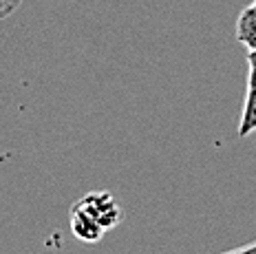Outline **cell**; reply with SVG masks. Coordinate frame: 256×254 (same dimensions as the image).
<instances>
[{"label": "cell", "instance_id": "cell-1", "mask_svg": "<svg viewBox=\"0 0 256 254\" xmlns=\"http://www.w3.org/2000/svg\"><path fill=\"white\" fill-rule=\"evenodd\" d=\"M76 206H80L82 210H86L104 230H110V228L120 226L122 216H124L120 204H117L113 194L106 192V190H93V192L84 194Z\"/></svg>", "mask_w": 256, "mask_h": 254}, {"label": "cell", "instance_id": "cell-2", "mask_svg": "<svg viewBox=\"0 0 256 254\" xmlns=\"http://www.w3.org/2000/svg\"><path fill=\"white\" fill-rule=\"evenodd\" d=\"M71 232H73V236L80 239L82 243H98V241H102L106 230L86 210H82L80 206H73L71 208Z\"/></svg>", "mask_w": 256, "mask_h": 254}, {"label": "cell", "instance_id": "cell-3", "mask_svg": "<svg viewBox=\"0 0 256 254\" xmlns=\"http://www.w3.org/2000/svg\"><path fill=\"white\" fill-rule=\"evenodd\" d=\"M236 40L248 51H256V9L254 4L245 7L236 20Z\"/></svg>", "mask_w": 256, "mask_h": 254}, {"label": "cell", "instance_id": "cell-4", "mask_svg": "<svg viewBox=\"0 0 256 254\" xmlns=\"http://www.w3.org/2000/svg\"><path fill=\"white\" fill-rule=\"evenodd\" d=\"M254 130H256V86H248L243 115H241V122H238L236 133L241 140H245V137H250Z\"/></svg>", "mask_w": 256, "mask_h": 254}, {"label": "cell", "instance_id": "cell-5", "mask_svg": "<svg viewBox=\"0 0 256 254\" xmlns=\"http://www.w3.org/2000/svg\"><path fill=\"white\" fill-rule=\"evenodd\" d=\"M20 2H22V0H0V20L12 16L16 9L20 7Z\"/></svg>", "mask_w": 256, "mask_h": 254}, {"label": "cell", "instance_id": "cell-6", "mask_svg": "<svg viewBox=\"0 0 256 254\" xmlns=\"http://www.w3.org/2000/svg\"><path fill=\"white\" fill-rule=\"evenodd\" d=\"M248 86H256V66H250V73H248Z\"/></svg>", "mask_w": 256, "mask_h": 254}, {"label": "cell", "instance_id": "cell-7", "mask_svg": "<svg viewBox=\"0 0 256 254\" xmlns=\"http://www.w3.org/2000/svg\"><path fill=\"white\" fill-rule=\"evenodd\" d=\"M226 254H250V246H243V248H236V250H230Z\"/></svg>", "mask_w": 256, "mask_h": 254}, {"label": "cell", "instance_id": "cell-8", "mask_svg": "<svg viewBox=\"0 0 256 254\" xmlns=\"http://www.w3.org/2000/svg\"><path fill=\"white\" fill-rule=\"evenodd\" d=\"M248 64L256 66V51H248Z\"/></svg>", "mask_w": 256, "mask_h": 254}, {"label": "cell", "instance_id": "cell-9", "mask_svg": "<svg viewBox=\"0 0 256 254\" xmlns=\"http://www.w3.org/2000/svg\"><path fill=\"white\" fill-rule=\"evenodd\" d=\"M250 254H256V241L250 243Z\"/></svg>", "mask_w": 256, "mask_h": 254}, {"label": "cell", "instance_id": "cell-10", "mask_svg": "<svg viewBox=\"0 0 256 254\" xmlns=\"http://www.w3.org/2000/svg\"><path fill=\"white\" fill-rule=\"evenodd\" d=\"M254 9H256V0H254Z\"/></svg>", "mask_w": 256, "mask_h": 254}]
</instances>
